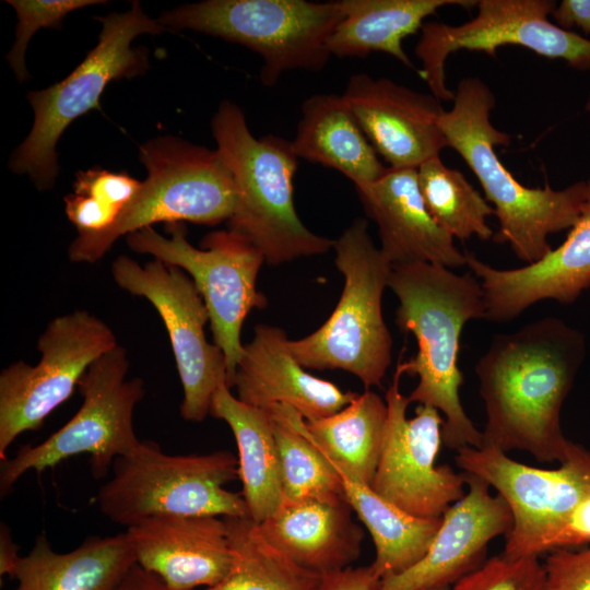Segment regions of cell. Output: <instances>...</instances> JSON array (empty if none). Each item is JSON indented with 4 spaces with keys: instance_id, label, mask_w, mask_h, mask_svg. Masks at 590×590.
<instances>
[{
    "instance_id": "obj_39",
    "label": "cell",
    "mask_w": 590,
    "mask_h": 590,
    "mask_svg": "<svg viewBox=\"0 0 590 590\" xmlns=\"http://www.w3.org/2000/svg\"><path fill=\"white\" fill-rule=\"evenodd\" d=\"M551 15L558 27L568 31L577 26L590 39V0H563Z\"/></svg>"
},
{
    "instance_id": "obj_3",
    "label": "cell",
    "mask_w": 590,
    "mask_h": 590,
    "mask_svg": "<svg viewBox=\"0 0 590 590\" xmlns=\"http://www.w3.org/2000/svg\"><path fill=\"white\" fill-rule=\"evenodd\" d=\"M452 102L439 125L449 148L465 161L485 199L494 205L499 224L496 241L508 243L527 264L543 259L552 250L548 236L571 228L579 219L587 181L558 190L550 185L544 188L521 185L494 150L508 145L510 135L491 121L496 101L488 85L477 78H465L458 83Z\"/></svg>"
},
{
    "instance_id": "obj_26",
    "label": "cell",
    "mask_w": 590,
    "mask_h": 590,
    "mask_svg": "<svg viewBox=\"0 0 590 590\" xmlns=\"http://www.w3.org/2000/svg\"><path fill=\"white\" fill-rule=\"evenodd\" d=\"M210 414L227 423L238 449V477L248 518L260 523L283 502L281 467L272 416L268 410L241 402L223 384L215 391Z\"/></svg>"
},
{
    "instance_id": "obj_11",
    "label": "cell",
    "mask_w": 590,
    "mask_h": 590,
    "mask_svg": "<svg viewBox=\"0 0 590 590\" xmlns=\"http://www.w3.org/2000/svg\"><path fill=\"white\" fill-rule=\"evenodd\" d=\"M170 237L160 235L152 226L127 235V244L139 253L185 270L202 296L210 315L214 344L225 357L227 385L232 388L243 353L240 332L253 308H264L266 296L257 290V278L263 255L245 237L233 231L208 234L201 248L186 238L181 223L167 224Z\"/></svg>"
},
{
    "instance_id": "obj_27",
    "label": "cell",
    "mask_w": 590,
    "mask_h": 590,
    "mask_svg": "<svg viewBox=\"0 0 590 590\" xmlns=\"http://www.w3.org/2000/svg\"><path fill=\"white\" fill-rule=\"evenodd\" d=\"M343 17L334 28L328 49L339 58L388 54L413 68L402 42L424 25V20L446 5H475L470 0H339Z\"/></svg>"
},
{
    "instance_id": "obj_36",
    "label": "cell",
    "mask_w": 590,
    "mask_h": 590,
    "mask_svg": "<svg viewBox=\"0 0 590 590\" xmlns=\"http://www.w3.org/2000/svg\"><path fill=\"white\" fill-rule=\"evenodd\" d=\"M590 546V494L565 517L547 529L524 550L522 556H539L557 550Z\"/></svg>"
},
{
    "instance_id": "obj_18",
    "label": "cell",
    "mask_w": 590,
    "mask_h": 590,
    "mask_svg": "<svg viewBox=\"0 0 590 590\" xmlns=\"http://www.w3.org/2000/svg\"><path fill=\"white\" fill-rule=\"evenodd\" d=\"M467 492L442 515L426 554L401 574L381 579L379 590H428L451 587L479 568L488 544L509 534L512 515L502 496L492 495L482 479L463 472Z\"/></svg>"
},
{
    "instance_id": "obj_32",
    "label": "cell",
    "mask_w": 590,
    "mask_h": 590,
    "mask_svg": "<svg viewBox=\"0 0 590 590\" xmlns=\"http://www.w3.org/2000/svg\"><path fill=\"white\" fill-rule=\"evenodd\" d=\"M279 450L283 500L343 496L340 477L328 459L300 428L302 415L292 406L268 409Z\"/></svg>"
},
{
    "instance_id": "obj_7",
    "label": "cell",
    "mask_w": 590,
    "mask_h": 590,
    "mask_svg": "<svg viewBox=\"0 0 590 590\" xmlns=\"http://www.w3.org/2000/svg\"><path fill=\"white\" fill-rule=\"evenodd\" d=\"M113 476L96 495L99 510L129 528L157 516L248 517L241 494L226 489L238 477L231 451L168 455L144 440L113 464Z\"/></svg>"
},
{
    "instance_id": "obj_25",
    "label": "cell",
    "mask_w": 590,
    "mask_h": 590,
    "mask_svg": "<svg viewBox=\"0 0 590 590\" xmlns=\"http://www.w3.org/2000/svg\"><path fill=\"white\" fill-rule=\"evenodd\" d=\"M291 146L297 157L342 173L356 189L375 182L389 169L378 158L342 95L316 94L307 98Z\"/></svg>"
},
{
    "instance_id": "obj_28",
    "label": "cell",
    "mask_w": 590,
    "mask_h": 590,
    "mask_svg": "<svg viewBox=\"0 0 590 590\" xmlns=\"http://www.w3.org/2000/svg\"><path fill=\"white\" fill-rule=\"evenodd\" d=\"M328 461L340 477L344 499L373 539L376 555L371 566L380 578L401 574L422 559L440 527L442 517L412 516L378 495L370 485L354 477L331 460Z\"/></svg>"
},
{
    "instance_id": "obj_37",
    "label": "cell",
    "mask_w": 590,
    "mask_h": 590,
    "mask_svg": "<svg viewBox=\"0 0 590 590\" xmlns=\"http://www.w3.org/2000/svg\"><path fill=\"white\" fill-rule=\"evenodd\" d=\"M543 566L544 590H590V546L551 552Z\"/></svg>"
},
{
    "instance_id": "obj_17",
    "label": "cell",
    "mask_w": 590,
    "mask_h": 590,
    "mask_svg": "<svg viewBox=\"0 0 590 590\" xmlns=\"http://www.w3.org/2000/svg\"><path fill=\"white\" fill-rule=\"evenodd\" d=\"M365 137L390 168L417 169L448 145L439 120L445 111L433 94L389 79L353 74L342 94Z\"/></svg>"
},
{
    "instance_id": "obj_23",
    "label": "cell",
    "mask_w": 590,
    "mask_h": 590,
    "mask_svg": "<svg viewBox=\"0 0 590 590\" xmlns=\"http://www.w3.org/2000/svg\"><path fill=\"white\" fill-rule=\"evenodd\" d=\"M352 511L344 496L283 500L257 527L271 546L322 577L351 567L361 554L364 531Z\"/></svg>"
},
{
    "instance_id": "obj_29",
    "label": "cell",
    "mask_w": 590,
    "mask_h": 590,
    "mask_svg": "<svg viewBox=\"0 0 590 590\" xmlns=\"http://www.w3.org/2000/svg\"><path fill=\"white\" fill-rule=\"evenodd\" d=\"M387 414L386 400L366 389L334 414L314 421L302 417L299 425L329 460L370 485L380 457Z\"/></svg>"
},
{
    "instance_id": "obj_22",
    "label": "cell",
    "mask_w": 590,
    "mask_h": 590,
    "mask_svg": "<svg viewBox=\"0 0 590 590\" xmlns=\"http://www.w3.org/2000/svg\"><path fill=\"white\" fill-rule=\"evenodd\" d=\"M356 190L367 214L377 224L380 250L392 267L467 266L465 252L457 248L455 238L428 212L416 169L389 167L381 178Z\"/></svg>"
},
{
    "instance_id": "obj_34",
    "label": "cell",
    "mask_w": 590,
    "mask_h": 590,
    "mask_svg": "<svg viewBox=\"0 0 590 590\" xmlns=\"http://www.w3.org/2000/svg\"><path fill=\"white\" fill-rule=\"evenodd\" d=\"M16 11L19 24L15 43L7 58L16 78L24 81L28 75L24 55L34 33L43 27H60L62 20L78 9L104 3L99 0H9Z\"/></svg>"
},
{
    "instance_id": "obj_16",
    "label": "cell",
    "mask_w": 590,
    "mask_h": 590,
    "mask_svg": "<svg viewBox=\"0 0 590 590\" xmlns=\"http://www.w3.org/2000/svg\"><path fill=\"white\" fill-rule=\"evenodd\" d=\"M455 461L507 503L512 529L503 553L514 558L590 494V450L577 444L557 469L526 465L491 445L460 448Z\"/></svg>"
},
{
    "instance_id": "obj_30",
    "label": "cell",
    "mask_w": 590,
    "mask_h": 590,
    "mask_svg": "<svg viewBox=\"0 0 590 590\" xmlns=\"http://www.w3.org/2000/svg\"><path fill=\"white\" fill-rule=\"evenodd\" d=\"M234 565L228 575L205 590H316L321 577L271 546L248 517L229 518Z\"/></svg>"
},
{
    "instance_id": "obj_33",
    "label": "cell",
    "mask_w": 590,
    "mask_h": 590,
    "mask_svg": "<svg viewBox=\"0 0 590 590\" xmlns=\"http://www.w3.org/2000/svg\"><path fill=\"white\" fill-rule=\"evenodd\" d=\"M545 570L539 556L487 558L451 586V590H544Z\"/></svg>"
},
{
    "instance_id": "obj_10",
    "label": "cell",
    "mask_w": 590,
    "mask_h": 590,
    "mask_svg": "<svg viewBox=\"0 0 590 590\" xmlns=\"http://www.w3.org/2000/svg\"><path fill=\"white\" fill-rule=\"evenodd\" d=\"M128 370L127 352L119 344L92 363L79 381L83 402L73 417L40 444L26 445L1 461V497L27 471L42 473L86 453L93 476L102 479L117 458L131 453L141 442L132 420L145 390L141 378L127 379Z\"/></svg>"
},
{
    "instance_id": "obj_31",
    "label": "cell",
    "mask_w": 590,
    "mask_h": 590,
    "mask_svg": "<svg viewBox=\"0 0 590 590\" xmlns=\"http://www.w3.org/2000/svg\"><path fill=\"white\" fill-rule=\"evenodd\" d=\"M417 181L424 203L434 220L453 238L476 236L488 240L494 232L487 217L494 208L458 169L446 166L439 155L417 169Z\"/></svg>"
},
{
    "instance_id": "obj_5",
    "label": "cell",
    "mask_w": 590,
    "mask_h": 590,
    "mask_svg": "<svg viewBox=\"0 0 590 590\" xmlns=\"http://www.w3.org/2000/svg\"><path fill=\"white\" fill-rule=\"evenodd\" d=\"M344 286L327 321L311 334L290 340L294 358L311 369H343L366 389L379 387L391 363L392 338L382 316V295L392 266L377 248L368 224L356 219L333 240Z\"/></svg>"
},
{
    "instance_id": "obj_24",
    "label": "cell",
    "mask_w": 590,
    "mask_h": 590,
    "mask_svg": "<svg viewBox=\"0 0 590 590\" xmlns=\"http://www.w3.org/2000/svg\"><path fill=\"white\" fill-rule=\"evenodd\" d=\"M135 565L126 532L90 536L68 553L55 552L40 534L20 560L14 590H115Z\"/></svg>"
},
{
    "instance_id": "obj_12",
    "label": "cell",
    "mask_w": 590,
    "mask_h": 590,
    "mask_svg": "<svg viewBox=\"0 0 590 590\" xmlns=\"http://www.w3.org/2000/svg\"><path fill=\"white\" fill-rule=\"evenodd\" d=\"M475 5L476 15L461 25L428 22L421 28L415 46L422 62L420 75L440 102L455 98L446 85L445 64L458 50L483 51L495 58L499 47L516 45L545 58L562 59L575 69H590V39L548 20L555 1L480 0Z\"/></svg>"
},
{
    "instance_id": "obj_15",
    "label": "cell",
    "mask_w": 590,
    "mask_h": 590,
    "mask_svg": "<svg viewBox=\"0 0 590 590\" xmlns=\"http://www.w3.org/2000/svg\"><path fill=\"white\" fill-rule=\"evenodd\" d=\"M398 362L386 392L388 409L378 465L370 487L405 512L439 518L467 492L465 475L450 465H436L444 418L438 410L420 404L408 418L409 397L400 389Z\"/></svg>"
},
{
    "instance_id": "obj_41",
    "label": "cell",
    "mask_w": 590,
    "mask_h": 590,
    "mask_svg": "<svg viewBox=\"0 0 590 590\" xmlns=\"http://www.w3.org/2000/svg\"><path fill=\"white\" fill-rule=\"evenodd\" d=\"M115 590H168L160 578L138 564L128 573Z\"/></svg>"
},
{
    "instance_id": "obj_13",
    "label": "cell",
    "mask_w": 590,
    "mask_h": 590,
    "mask_svg": "<svg viewBox=\"0 0 590 590\" xmlns=\"http://www.w3.org/2000/svg\"><path fill=\"white\" fill-rule=\"evenodd\" d=\"M117 344L111 329L86 310L51 320L37 342L39 362L20 361L0 374V460L20 434L40 428L91 364Z\"/></svg>"
},
{
    "instance_id": "obj_14",
    "label": "cell",
    "mask_w": 590,
    "mask_h": 590,
    "mask_svg": "<svg viewBox=\"0 0 590 590\" xmlns=\"http://www.w3.org/2000/svg\"><path fill=\"white\" fill-rule=\"evenodd\" d=\"M111 273L119 287L145 297L160 314L184 389L180 415L189 422L203 421L215 391L227 385V368L222 350L206 340L210 315L192 279L161 260L140 266L127 256L113 262Z\"/></svg>"
},
{
    "instance_id": "obj_35",
    "label": "cell",
    "mask_w": 590,
    "mask_h": 590,
    "mask_svg": "<svg viewBox=\"0 0 590 590\" xmlns=\"http://www.w3.org/2000/svg\"><path fill=\"white\" fill-rule=\"evenodd\" d=\"M141 187L142 181L132 178L126 172L111 173L92 168L76 173L73 193L92 198L120 215L138 196Z\"/></svg>"
},
{
    "instance_id": "obj_6",
    "label": "cell",
    "mask_w": 590,
    "mask_h": 590,
    "mask_svg": "<svg viewBox=\"0 0 590 590\" xmlns=\"http://www.w3.org/2000/svg\"><path fill=\"white\" fill-rule=\"evenodd\" d=\"M140 160L148 178L138 196L109 228L79 234L69 247L71 261L96 262L117 238L155 223L216 225L233 215L236 186L217 151L163 137L143 144Z\"/></svg>"
},
{
    "instance_id": "obj_9",
    "label": "cell",
    "mask_w": 590,
    "mask_h": 590,
    "mask_svg": "<svg viewBox=\"0 0 590 590\" xmlns=\"http://www.w3.org/2000/svg\"><path fill=\"white\" fill-rule=\"evenodd\" d=\"M102 31L97 45L62 81L43 91L30 92L34 109L33 128L13 154L10 167L27 174L38 189H49L58 173L56 144L66 128L79 116L99 108L106 85L116 79L142 73L148 58L142 48L133 49L132 40L142 34L165 30L151 20L139 2L129 11L98 17Z\"/></svg>"
},
{
    "instance_id": "obj_38",
    "label": "cell",
    "mask_w": 590,
    "mask_h": 590,
    "mask_svg": "<svg viewBox=\"0 0 590 590\" xmlns=\"http://www.w3.org/2000/svg\"><path fill=\"white\" fill-rule=\"evenodd\" d=\"M381 578L374 567H347L321 577L316 590H379Z\"/></svg>"
},
{
    "instance_id": "obj_2",
    "label": "cell",
    "mask_w": 590,
    "mask_h": 590,
    "mask_svg": "<svg viewBox=\"0 0 590 590\" xmlns=\"http://www.w3.org/2000/svg\"><path fill=\"white\" fill-rule=\"evenodd\" d=\"M388 286L399 300L397 326L417 342L415 356L401 362L403 374L418 377L408 396L410 402L433 406L444 415L441 440L447 448H481L483 434L460 401L463 375L458 367L464 324L486 315L479 279L471 272L457 274L446 267L414 263L392 267Z\"/></svg>"
},
{
    "instance_id": "obj_40",
    "label": "cell",
    "mask_w": 590,
    "mask_h": 590,
    "mask_svg": "<svg viewBox=\"0 0 590 590\" xmlns=\"http://www.w3.org/2000/svg\"><path fill=\"white\" fill-rule=\"evenodd\" d=\"M21 556L19 547L13 541L11 530L7 523L0 524V575H8L11 578L15 577Z\"/></svg>"
},
{
    "instance_id": "obj_1",
    "label": "cell",
    "mask_w": 590,
    "mask_h": 590,
    "mask_svg": "<svg viewBox=\"0 0 590 590\" xmlns=\"http://www.w3.org/2000/svg\"><path fill=\"white\" fill-rule=\"evenodd\" d=\"M585 355L581 332L555 317L495 335L475 365L484 445L563 462L575 442L562 430L560 410Z\"/></svg>"
},
{
    "instance_id": "obj_20",
    "label": "cell",
    "mask_w": 590,
    "mask_h": 590,
    "mask_svg": "<svg viewBox=\"0 0 590 590\" xmlns=\"http://www.w3.org/2000/svg\"><path fill=\"white\" fill-rule=\"evenodd\" d=\"M137 564L168 590L211 587L234 565L225 518L157 516L127 528Z\"/></svg>"
},
{
    "instance_id": "obj_4",
    "label": "cell",
    "mask_w": 590,
    "mask_h": 590,
    "mask_svg": "<svg viewBox=\"0 0 590 590\" xmlns=\"http://www.w3.org/2000/svg\"><path fill=\"white\" fill-rule=\"evenodd\" d=\"M212 130L236 186L231 231L252 244L271 266L333 248L332 239L310 232L296 213L293 178L298 157L291 142L275 135L255 138L243 111L228 101L220 105Z\"/></svg>"
},
{
    "instance_id": "obj_43",
    "label": "cell",
    "mask_w": 590,
    "mask_h": 590,
    "mask_svg": "<svg viewBox=\"0 0 590 590\" xmlns=\"http://www.w3.org/2000/svg\"><path fill=\"white\" fill-rule=\"evenodd\" d=\"M586 109L588 111H590V93H589V96H588V99H587Z\"/></svg>"
},
{
    "instance_id": "obj_8",
    "label": "cell",
    "mask_w": 590,
    "mask_h": 590,
    "mask_svg": "<svg viewBox=\"0 0 590 590\" xmlns=\"http://www.w3.org/2000/svg\"><path fill=\"white\" fill-rule=\"evenodd\" d=\"M343 17L338 1L206 0L163 13L164 27L192 30L238 43L262 57L260 78L274 85L290 70H319Z\"/></svg>"
},
{
    "instance_id": "obj_42",
    "label": "cell",
    "mask_w": 590,
    "mask_h": 590,
    "mask_svg": "<svg viewBox=\"0 0 590 590\" xmlns=\"http://www.w3.org/2000/svg\"><path fill=\"white\" fill-rule=\"evenodd\" d=\"M428 590H451V587H438V588H432Z\"/></svg>"
},
{
    "instance_id": "obj_21",
    "label": "cell",
    "mask_w": 590,
    "mask_h": 590,
    "mask_svg": "<svg viewBox=\"0 0 590 590\" xmlns=\"http://www.w3.org/2000/svg\"><path fill=\"white\" fill-rule=\"evenodd\" d=\"M286 332L268 324L255 328L252 340L243 346L232 382L237 398L268 410L275 404L295 409L305 421L334 414L357 394L308 374L294 358Z\"/></svg>"
},
{
    "instance_id": "obj_19",
    "label": "cell",
    "mask_w": 590,
    "mask_h": 590,
    "mask_svg": "<svg viewBox=\"0 0 590 590\" xmlns=\"http://www.w3.org/2000/svg\"><path fill=\"white\" fill-rule=\"evenodd\" d=\"M577 222L565 241L543 259L516 269H496L467 251V266L481 281L485 319L504 323L544 299L571 304L590 286V177Z\"/></svg>"
}]
</instances>
